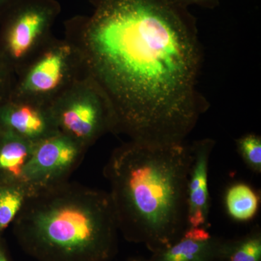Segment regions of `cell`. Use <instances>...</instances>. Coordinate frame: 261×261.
I'll return each instance as SVG.
<instances>
[{"mask_svg":"<svg viewBox=\"0 0 261 261\" xmlns=\"http://www.w3.org/2000/svg\"><path fill=\"white\" fill-rule=\"evenodd\" d=\"M0 261H10L6 250L0 241Z\"/></svg>","mask_w":261,"mask_h":261,"instance_id":"obj_19","label":"cell"},{"mask_svg":"<svg viewBox=\"0 0 261 261\" xmlns=\"http://www.w3.org/2000/svg\"><path fill=\"white\" fill-rule=\"evenodd\" d=\"M79 56L107 98L112 132L147 144H179L207 103L197 90L195 18L179 0H94L75 18Z\"/></svg>","mask_w":261,"mask_h":261,"instance_id":"obj_1","label":"cell"},{"mask_svg":"<svg viewBox=\"0 0 261 261\" xmlns=\"http://www.w3.org/2000/svg\"><path fill=\"white\" fill-rule=\"evenodd\" d=\"M225 240L205 227H189L172 245L154 252L149 261H219Z\"/></svg>","mask_w":261,"mask_h":261,"instance_id":"obj_10","label":"cell"},{"mask_svg":"<svg viewBox=\"0 0 261 261\" xmlns=\"http://www.w3.org/2000/svg\"><path fill=\"white\" fill-rule=\"evenodd\" d=\"M60 12L56 0H18L0 13V53L13 70L47 34Z\"/></svg>","mask_w":261,"mask_h":261,"instance_id":"obj_5","label":"cell"},{"mask_svg":"<svg viewBox=\"0 0 261 261\" xmlns=\"http://www.w3.org/2000/svg\"><path fill=\"white\" fill-rule=\"evenodd\" d=\"M237 149L243 162L252 172L261 173V137L250 133L235 140Z\"/></svg>","mask_w":261,"mask_h":261,"instance_id":"obj_15","label":"cell"},{"mask_svg":"<svg viewBox=\"0 0 261 261\" xmlns=\"http://www.w3.org/2000/svg\"><path fill=\"white\" fill-rule=\"evenodd\" d=\"M76 53L74 46L68 44L49 47L13 87L10 97L47 104L43 98L54 95L65 87Z\"/></svg>","mask_w":261,"mask_h":261,"instance_id":"obj_7","label":"cell"},{"mask_svg":"<svg viewBox=\"0 0 261 261\" xmlns=\"http://www.w3.org/2000/svg\"><path fill=\"white\" fill-rule=\"evenodd\" d=\"M219 261H261L260 226L241 238L225 240Z\"/></svg>","mask_w":261,"mask_h":261,"instance_id":"obj_13","label":"cell"},{"mask_svg":"<svg viewBox=\"0 0 261 261\" xmlns=\"http://www.w3.org/2000/svg\"><path fill=\"white\" fill-rule=\"evenodd\" d=\"M179 1L187 7L189 5H197L209 8H215L219 3V0H179Z\"/></svg>","mask_w":261,"mask_h":261,"instance_id":"obj_17","label":"cell"},{"mask_svg":"<svg viewBox=\"0 0 261 261\" xmlns=\"http://www.w3.org/2000/svg\"><path fill=\"white\" fill-rule=\"evenodd\" d=\"M0 128L34 143L59 133L49 104L10 96L0 102Z\"/></svg>","mask_w":261,"mask_h":261,"instance_id":"obj_8","label":"cell"},{"mask_svg":"<svg viewBox=\"0 0 261 261\" xmlns=\"http://www.w3.org/2000/svg\"><path fill=\"white\" fill-rule=\"evenodd\" d=\"M86 149L60 132L35 142L23 173L24 185L30 194L67 181Z\"/></svg>","mask_w":261,"mask_h":261,"instance_id":"obj_6","label":"cell"},{"mask_svg":"<svg viewBox=\"0 0 261 261\" xmlns=\"http://www.w3.org/2000/svg\"><path fill=\"white\" fill-rule=\"evenodd\" d=\"M34 142L0 128V183L24 185L23 173Z\"/></svg>","mask_w":261,"mask_h":261,"instance_id":"obj_11","label":"cell"},{"mask_svg":"<svg viewBox=\"0 0 261 261\" xmlns=\"http://www.w3.org/2000/svg\"><path fill=\"white\" fill-rule=\"evenodd\" d=\"M14 223L20 247L37 261H109L118 252L109 193L78 184L31 194Z\"/></svg>","mask_w":261,"mask_h":261,"instance_id":"obj_3","label":"cell"},{"mask_svg":"<svg viewBox=\"0 0 261 261\" xmlns=\"http://www.w3.org/2000/svg\"><path fill=\"white\" fill-rule=\"evenodd\" d=\"M215 142L211 139L192 145L193 159L187 182V224L189 227H208L211 209L209 160Z\"/></svg>","mask_w":261,"mask_h":261,"instance_id":"obj_9","label":"cell"},{"mask_svg":"<svg viewBox=\"0 0 261 261\" xmlns=\"http://www.w3.org/2000/svg\"><path fill=\"white\" fill-rule=\"evenodd\" d=\"M128 261H149L148 259L142 258V257H135L130 258Z\"/></svg>","mask_w":261,"mask_h":261,"instance_id":"obj_20","label":"cell"},{"mask_svg":"<svg viewBox=\"0 0 261 261\" xmlns=\"http://www.w3.org/2000/svg\"><path fill=\"white\" fill-rule=\"evenodd\" d=\"M18 0H0V13H3L5 10L14 4Z\"/></svg>","mask_w":261,"mask_h":261,"instance_id":"obj_18","label":"cell"},{"mask_svg":"<svg viewBox=\"0 0 261 261\" xmlns=\"http://www.w3.org/2000/svg\"><path fill=\"white\" fill-rule=\"evenodd\" d=\"M13 70L0 53V102L9 97L13 91Z\"/></svg>","mask_w":261,"mask_h":261,"instance_id":"obj_16","label":"cell"},{"mask_svg":"<svg viewBox=\"0 0 261 261\" xmlns=\"http://www.w3.org/2000/svg\"><path fill=\"white\" fill-rule=\"evenodd\" d=\"M191 145L130 141L113 151L104 176L118 231L153 253L177 241L188 228L187 182Z\"/></svg>","mask_w":261,"mask_h":261,"instance_id":"obj_2","label":"cell"},{"mask_svg":"<svg viewBox=\"0 0 261 261\" xmlns=\"http://www.w3.org/2000/svg\"><path fill=\"white\" fill-rule=\"evenodd\" d=\"M30 195L23 185L0 183V234L14 222Z\"/></svg>","mask_w":261,"mask_h":261,"instance_id":"obj_14","label":"cell"},{"mask_svg":"<svg viewBox=\"0 0 261 261\" xmlns=\"http://www.w3.org/2000/svg\"><path fill=\"white\" fill-rule=\"evenodd\" d=\"M60 133L70 137L86 149L113 128V117L107 98L93 81L75 84L49 102Z\"/></svg>","mask_w":261,"mask_h":261,"instance_id":"obj_4","label":"cell"},{"mask_svg":"<svg viewBox=\"0 0 261 261\" xmlns=\"http://www.w3.org/2000/svg\"><path fill=\"white\" fill-rule=\"evenodd\" d=\"M260 205V193L244 182L232 184L225 192V208L233 221L240 223L251 221L258 214Z\"/></svg>","mask_w":261,"mask_h":261,"instance_id":"obj_12","label":"cell"}]
</instances>
